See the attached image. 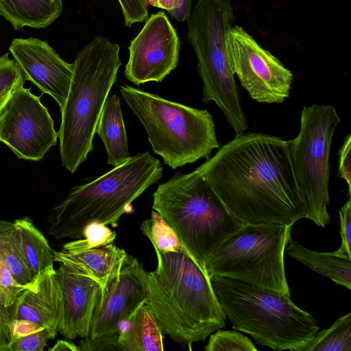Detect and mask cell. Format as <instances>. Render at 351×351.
<instances>
[{
  "mask_svg": "<svg viewBox=\"0 0 351 351\" xmlns=\"http://www.w3.org/2000/svg\"><path fill=\"white\" fill-rule=\"evenodd\" d=\"M195 170L243 225L293 226L308 218L288 141L263 133L237 134Z\"/></svg>",
  "mask_w": 351,
  "mask_h": 351,
  "instance_id": "6da1fadb",
  "label": "cell"
},
{
  "mask_svg": "<svg viewBox=\"0 0 351 351\" xmlns=\"http://www.w3.org/2000/svg\"><path fill=\"white\" fill-rule=\"evenodd\" d=\"M154 250L157 267L145 273V303L162 333L191 350L223 328L226 316L208 276L188 253Z\"/></svg>",
  "mask_w": 351,
  "mask_h": 351,
  "instance_id": "7a4b0ae2",
  "label": "cell"
},
{
  "mask_svg": "<svg viewBox=\"0 0 351 351\" xmlns=\"http://www.w3.org/2000/svg\"><path fill=\"white\" fill-rule=\"evenodd\" d=\"M160 160L138 154L95 180L74 186L51 210L48 234L56 239L83 237L84 228L97 222L116 227L122 215L134 212L132 203L162 176Z\"/></svg>",
  "mask_w": 351,
  "mask_h": 351,
  "instance_id": "3957f363",
  "label": "cell"
},
{
  "mask_svg": "<svg viewBox=\"0 0 351 351\" xmlns=\"http://www.w3.org/2000/svg\"><path fill=\"white\" fill-rule=\"evenodd\" d=\"M120 47L96 36L77 53L63 108L58 138L62 165L76 171L93 149V137L104 103L121 66Z\"/></svg>",
  "mask_w": 351,
  "mask_h": 351,
  "instance_id": "277c9868",
  "label": "cell"
},
{
  "mask_svg": "<svg viewBox=\"0 0 351 351\" xmlns=\"http://www.w3.org/2000/svg\"><path fill=\"white\" fill-rule=\"evenodd\" d=\"M232 328L274 350L304 351L319 330L314 317L289 296L237 279L210 277Z\"/></svg>",
  "mask_w": 351,
  "mask_h": 351,
  "instance_id": "5b68a950",
  "label": "cell"
},
{
  "mask_svg": "<svg viewBox=\"0 0 351 351\" xmlns=\"http://www.w3.org/2000/svg\"><path fill=\"white\" fill-rule=\"evenodd\" d=\"M152 209L172 228L206 274L213 252L243 226L196 170L176 173L158 184L153 193Z\"/></svg>",
  "mask_w": 351,
  "mask_h": 351,
  "instance_id": "8992f818",
  "label": "cell"
},
{
  "mask_svg": "<svg viewBox=\"0 0 351 351\" xmlns=\"http://www.w3.org/2000/svg\"><path fill=\"white\" fill-rule=\"evenodd\" d=\"M121 94L137 116L154 152L176 169L201 158H208L219 147L212 114L164 99L129 85Z\"/></svg>",
  "mask_w": 351,
  "mask_h": 351,
  "instance_id": "52a82bcc",
  "label": "cell"
},
{
  "mask_svg": "<svg viewBox=\"0 0 351 351\" xmlns=\"http://www.w3.org/2000/svg\"><path fill=\"white\" fill-rule=\"evenodd\" d=\"M235 19L230 0H198L186 22L203 82L202 100L214 101L237 134L248 126L226 47Z\"/></svg>",
  "mask_w": 351,
  "mask_h": 351,
  "instance_id": "ba28073f",
  "label": "cell"
},
{
  "mask_svg": "<svg viewBox=\"0 0 351 351\" xmlns=\"http://www.w3.org/2000/svg\"><path fill=\"white\" fill-rule=\"evenodd\" d=\"M293 226L245 224L230 234L209 258L206 272L237 279L290 297L284 255Z\"/></svg>",
  "mask_w": 351,
  "mask_h": 351,
  "instance_id": "9c48e42d",
  "label": "cell"
},
{
  "mask_svg": "<svg viewBox=\"0 0 351 351\" xmlns=\"http://www.w3.org/2000/svg\"><path fill=\"white\" fill-rule=\"evenodd\" d=\"M340 122L331 105L304 106L298 134L288 141L295 178L308 210L307 219L322 228L330 221L327 210L329 159L332 136Z\"/></svg>",
  "mask_w": 351,
  "mask_h": 351,
  "instance_id": "30bf717a",
  "label": "cell"
},
{
  "mask_svg": "<svg viewBox=\"0 0 351 351\" xmlns=\"http://www.w3.org/2000/svg\"><path fill=\"white\" fill-rule=\"evenodd\" d=\"M226 47L231 69L251 98L259 103L280 104L289 97L292 72L241 26L231 27Z\"/></svg>",
  "mask_w": 351,
  "mask_h": 351,
  "instance_id": "8fae6325",
  "label": "cell"
},
{
  "mask_svg": "<svg viewBox=\"0 0 351 351\" xmlns=\"http://www.w3.org/2000/svg\"><path fill=\"white\" fill-rule=\"evenodd\" d=\"M23 85L14 88L0 115V141L20 159L38 161L55 146L58 132L40 97Z\"/></svg>",
  "mask_w": 351,
  "mask_h": 351,
  "instance_id": "7c38bea8",
  "label": "cell"
},
{
  "mask_svg": "<svg viewBox=\"0 0 351 351\" xmlns=\"http://www.w3.org/2000/svg\"><path fill=\"white\" fill-rule=\"evenodd\" d=\"M124 75L135 85L162 82L179 62L180 42L164 12L152 14L130 41Z\"/></svg>",
  "mask_w": 351,
  "mask_h": 351,
  "instance_id": "4fadbf2b",
  "label": "cell"
},
{
  "mask_svg": "<svg viewBox=\"0 0 351 351\" xmlns=\"http://www.w3.org/2000/svg\"><path fill=\"white\" fill-rule=\"evenodd\" d=\"M145 273L143 265L128 254L118 276L101 289L87 337L119 333L146 301Z\"/></svg>",
  "mask_w": 351,
  "mask_h": 351,
  "instance_id": "5bb4252c",
  "label": "cell"
},
{
  "mask_svg": "<svg viewBox=\"0 0 351 351\" xmlns=\"http://www.w3.org/2000/svg\"><path fill=\"white\" fill-rule=\"evenodd\" d=\"M25 80L64 106L73 75V63L65 62L45 40L14 38L9 47Z\"/></svg>",
  "mask_w": 351,
  "mask_h": 351,
  "instance_id": "9a60e30c",
  "label": "cell"
},
{
  "mask_svg": "<svg viewBox=\"0 0 351 351\" xmlns=\"http://www.w3.org/2000/svg\"><path fill=\"white\" fill-rule=\"evenodd\" d=\"M56 269L60 287L62 315L58 328L69 339L88 335L101 287L95 280L69 271L59 264Z\"/></svg>",
  "mask_w": 351,
  "mask_h": 351,
  "instance_id": "2e32d148",
  "label": "cell"
},
{
  "mask_svg": "<svg viewBox=\"0 0 351 351\" xmlns=\"http://www.w3.org/2000/svg\"><path fill=\"white\" fill-rule=\"evenodd\" d=\"M8 315L9 322L26 320L57 334L62 303L56 269L20 292L14 302L8 306Z\"/></svg>",
  "mask_w": 351,
  "mask_h": 351,
  "instance_id": "e0dca14e",
  "label": "cell"
},
{
  "mask_svg": "<svg viewBox=\"0 0 351 351\" xmlns=\"http://www.w3.org/2000/svg\"><path fill=\"white\" fill-rule=\"evenodd\" d=\"M53 254L54 261L72 273L95 280L102 289L118 276L128 256L113 243L77 253L60 250Z\"/></svg>",
  "mask_w": 351,
  "mask_h": 351,
  "instance_id": "ac0fdd59",
  "label": "cell"
},
{
  "mask_svg": "<svg viewBox=\"0 0 351 351\" xmlns=\"http://www.w3.org/2000/svg\"><path fill=\"white\" fill-rule=\"evenodd\" d=\"M14 223L16 243L34 284L55 270L54 250L29 217L15 219Z\"/></svg>",
  "mask_w": 351,
  "mask_h": 351,
  "instance_id": "d6986e66",
  "label": "cell"
},
{
  "mask_svg": "<svg viewBox=\"0 0 351 351\" xmlns=\"http://www.w3.org/2000/svg\"><path fill=\"white\" fill-rule=\"evenodd\" d=\"M96 133L104 144L108 164L117 167L131 158L120 99L116 95L106 99Z\"/></svg>",
  "mask_w": 351,
  "mask_h": 351,
  "instance_id": "ffe728a7",
  "label": "cell"
},
{
  "mask_svg": "<svg viewBox=\"0 0 351 351\" xmlns=\"http://www.w3.org/2000/svg\"><path fill=\"white\" fill-rule=\"evenodd\" d=\"M62 11V0H0V15L16 30L46 28Z\"/></svg>",
  "mask_w": 351,
  "mask_h": 351,
  "instance_id": "44dd1931",
  "label": "cell"
},
{
  "mask_svg": "<svg viewBox=\"0 0 351 351\" xmlns=\"http://www.w3.org/2000/svg\"><path fill=\"white\" fill-rule=\"evenodd\" d=\"M123 351H163V333L146 303L143 304L119 333Z\"/></svg>",
  "mask_w": 351,
  "mask_h": 351,
  "instance_id": "7402d4cb",
  "label": "cell"
},
{
  "mask_svg": "<svg viewBox=\"0 0 351 351\" xmlns=\"http://www.w3.org/2000/svg\"><path fill=\"white\" fill-rule=\"evenodd\" d=\"M291 258L337 284L351 289V258L333 252L311 250L291 237L285 251Z\"/></svg>",
  "mask_w": 351,
  "mask_h": 351,
  "instance_id": "603a6c76",
  "label": "cell"
},
{
  "mask_svg": "<svg viewBox=\"0 0 351 351\" xmlns=\"http://www.w3.org/2000/svg\"><path fill=\"white\" fill-rule=\"evenodd\" d=\"M15 230L14 222L0 219V258L19 285L30 287L33 280L17 247Z\"/></svg>",
  "mask_w": 351,
  "mask_h": 351,
  "instance_id": "cb8c5ba5",
  "label": "cell"
},
{
  "mask_svg": "<svg viewBox=\"0 0 351 351\" xmlns=\"http://www.w3.org/2000/svg\"><path fill=\"white\" fill-rule=\"evenodd\" d=\"M351 313L339 317L329 328L317 332L304 351H350Z\"/></svg>",
  "mask_w": 351,
  "mask_h": 351,
  "instance_id": "d4e9b609",
  "label": "cell"
},
{
  "mask_svg": "<svg viewBox=\"0 0 351 351\" xmlns=\"http://www.w3.org/2000/svg\"><path fill=\"white\" fill-rule=\"evenodd\" d=\"M141 230L149 239L154 248L162 252L188 253L172 228L154 210L152 211L151 217L142 223Z\"/></svg>",
  "mask_w": 351,
  "mask_h": 351,
  "instance_id": "484cf974",
  "label": "cell"
},
{
  "mask_svg": "<svg viewBox=\"0 0 351 351\" xmlns=\"http://www.w3.org/2000/svg\"><path fill=\"white\" fill-rule=\"evenodd\" d=\"M117 237L115 231L106 225L93 222L84 229L83 237L65 243L61 251L77 253L112 243Z\"/></svg>",
  "mask_w": 351,
  "mask_h": 351,
  "instance_id": "4316f807",
  "label": "cell"
},
{
  "mask_svg": "<svg viewBox=\"0 0 351 351\" xmlns=\"http://www.w3.org/2000/svg\"><path fill=\"white\" fill-rule=\"evenodd\" d=\"M204 349L206 351H256L252 341L236 330L218 329L211 333Z\"/></svg>",
  "mask_w": 351,
  "mask_h": 351,
  "instance_id": "83f0119b",
  "label": "cell"
},
{
  "mask_svg": "<svg viewBox=\"0 0 351 351\" xmlns=\"http://www.w3.org/2000/svg\"><path fill=\"white\" fill-rule=\"evenodd\" d=\"M51 330L43 328L9 342L2 351H43L48 340L56 336Z\"/></svg>",
  "mask_w": 351,
  "mask_h": 351,
  "instance_id": "f1b7e54d",
  "label": "cell"
},
{
  "mask_svg": "<svg viewBox=\"0 0 351 351\" xmlns=\"http://www.w3.org/2000/svg\"><path fill=\"white\" fill-rule=\"evenodd\" d=\"M25 79L14 60L6 53L0 56V95L24 85Z\"/></svg>",
  "mask_w": 351,
  "mask_h": 351,
  "instance_id": "f546056e",
  "label": "cell"
},
{
  "mask_svg": "<svg viewBox=\"0 0 351 351\" xmlns=\"http://www.w3.org/2000/svg\"><path fill=\"white\" fill-rule=\"evenodd\" d=\"M27 287L19 285L10 270L0 258V300L5 306H10L17 295Z\"/></svg>",
  "mask_w": 351,
  "mask_h": 351,
  "instance_id": "4dcf8cb0",
  "label": "cell"
},
{
  "mask_svg": "<svg viewBox=\"0 0 351 351\" xmlns=\"http://www.w3.org/2000/svg\"><path fill=\"white\" fill-rule=\"evenodd\" d=\"M340 235L341 243L339 248L334 252L336 254L351 258V200L350 198L343 205L339 212Z\"/></svg>",
  "mask_w": 351,
  "mask_h": 351,
  "instance_id": "1f68e13d",
  "label": "cell"
},
{
  "mask_svg": "<svg viewBox=\"0 0 351 351\" xmlns=\"http://www.w3.org/2000/svg\"><path fill=\"white\" fill-rule=\"evenodd\" d=\"M125 25L131 27L134 23L145 22L148 16L147 0H118Z\"/></svg>",
  "mask_w": 351,
  "mask_h": 351,
  "instance_id": "d6a6232c",
  "label": "cell"
},
{
  "mask_svg": "<svg viewBox=\"0 0 351 351\" xmlns=\"http://www.w3.org/2000/svg\"><path fill=\"white\" fill-rule=\"evenodd\" d=\"M79 347L80 351H123L119 341V334L83 337Z\"/></svg>",
  "mask_w": 351,
  "mask_h": 351,
  "instance_id": "836d02e7",
  "label": "cell"
},
{
  "mask_svg": "<svg viewBox=\"0 0 351 351\" xmlns=\"http://www.w3.org/2000/svg\"><path fill=\"white\" fill-rule=\"evenodd\" d=\"M152 5L167 10L178 21H185L192 11V0H147Z\"/></svg>",
  "mask_w": 351,
  "mask_h": 351,
  "instance_id": "e575fe53",
  "label": "cell"
},
{
  "mask_svg": "<svg viewBox=\"0 0 351 351\" xmlns=\"http://www.w3.org/2000/svg\"><path fill=\"white\" fill-rule=\"evenodd\" d=\"M338 174L348 186L350 195L351 189V134H349L344 139L343 143L339 151Z\"/></svg>",
  "mask_w": 351,
  "mask_h": 351,
  "instance_id": "d590c367",
  "label": "cell"
},
{
  "mask_svg": "<svg viewBox=\"0 0 351 351\" xmlns=\"http://www.w3.org/2000/svg\"><path fill=\"white\" fill-rule=\"evenodd\" d=\"M8 322V306L0 300V351L9 342Z\"/></svg>",
  "mask_w": 351,
  "mask_h": 351,
  "instance_id": "8d00e7d4",
  "label": "cell"
},
{
  "mask_svg": "<svg viewBox=\"0 0 351 351\" xmlns=\"http://www.w3.org/2000/svg\"><path fill=\"white\" fill-rule=\"evenodd\" d=\"M49 351H80L79 346L67 340L58 339Z\"/></svg>",
  "mask_w": 351,
  "mask_h": 351,
  "instance_id": "74e56055",
  "label": "cell"
},
{
  "mask_svg": "<svg viewBox=\"0 0 351 351\" xmlns=\"http://www.w3.org/2000/svg\"><path fill=\"white\" fill-rule=\"evenodd\" d=\"M14 90V88L8 90L0 95V115H1V113L2 112V110H3L5 104L8 101V99L10 98V97Z\"/></svg>",
  "mask_w": 351,
  "mask_h": 351,
  "instance_id": "f35d334b",
  "label": "cell"
}]
</instances>
